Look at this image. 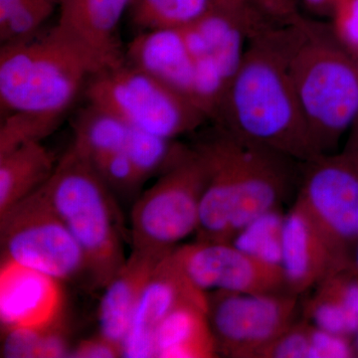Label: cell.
<instances>
[{
	"label": "cell",
	"mask_w": 358,
	"mask_h": 358,
	"mask_svg": "<svg viewBox=\"0 0 358 358\" xmlns=\"http://www.w3.org/2000/svg\"><path fill=\"white\" fill-rule=\"evenodd\" d=\"M288 24L249 39L215 121L242 140L306 162L317 155L289 73Z\"/></svg>",
	"instance_id": "obj_1"
},
{
	"label": "cell",
	"mask_w": 358,
	"mask_h": 358,
	"mask_svg": "<svg viewBox=\"0 0 358 358\" xmlns=\"http://www.w3.org/2000/svg\"><path fill=\"white\" fill-rule=\"evenodd\" d=\"M289 68L315 155L329 154L358 113V59L331 23L301 15L289 23Z\"/></svg>",
	"instance_id": "obj_2"
},
{
	"label": "cell",
	"mask_w": 358,
	"mask_h": 358,
	"mask_svg": "<svg viewBox=\"0 0 358 358\" xmlns=\"http://www.w3.org/2000/svg\"><path fill=\"white\" fill-rule=\"evenodd\" d=\"M107 69L57 26L42 38L7 43L0 53L2 109L61 117L85 82Z\"/></svg>",
	"instance_id": "obj_3"
},
{
	"label": "cell",
	"mask_w": 358,
	"mask_h": 358,
	"mask_svg": "<svg viewBox=\"0 0 358 358\" xmlns=\"http://www.w3.org/2000/svg\"><path fill=\"white\" fill-rule=\"evenodd\" d=\"M42 189L81 247L90 282L105 288L127 260L109 187L91 160L71 147Z\"/></svg>",
	"instance_id": "obj_4"
},
{
	"label": "cell",
	"mask_w": 358,
	"mask_h": 358,
	"mask_svg": "<svg viewBox=\"0 0 358 358\" xmlns=\"http://www.w3.org/2000/svg\"><path fill=\"white\" fill-rule=\"evenodd\" d=\"M207 169L199 150H181L159 180L141 194L131 215V249L167 255L199 228Z\"/></svg>",
	"instance_id": "obj_5"
},
{
	"label": "cell",
	"mask_w": 358,
	"mask_h": 358,
	"mask_svg": "<svg viewBox=\"0 0 358 358\" xmlns=\"http://www.w3.org/2000/svg\"><path fill=\"white\" fill-rule=\"evenodd\" d=\"M87 96L90 103L134 128L167 140L194 131L208 119L178 90L124 62L92 78Z\"/></svg>",
	"instance_id": "obj_6"
},
{
	"label": "cell",
	"mask_w": 358,
	"mask_h": 358,
	"mask_svg": "<svg viewBox=\"0 0 358 358\" xmlns=\"http://www.w3.org/2000/svg\"><path fill=\"white\" fill-rule=\"evenodd\" d=\"M1 261L60 282L87 277L86 259L41 187L0 215Z\"/></svg>",
	"instance_id": "obj_7"
},
{
	"label": "cell",
	"mask_w": 358,
	"mask_h": 358,
	"mask_svg": "<svg viewBox=\"0 0 358 358\" xmlns=\"http://www.w3.org/2000/svg\"><path fill=\"white\" fill-rule=\"evenodd\" d=\"M300 203L327 245L358 236V157L317 155L306 162Z\"/></svg>",
	"instance_id": "obj_8"
},
{
	"label": "cell",
	"mask_w": 358,
	"mask_h": 358,
	"mask_svg": "<svg viewBox=\"0 0 358 358\" xmlns=\"http://www.w3.org/2000/svg\"><path fill=\"white\" fill-rule=\"evenodd\" d=\"M208 300V317L216 348L228 355H245L268 346L285 333L294 305L270 293L215 292Z\"/></svg>",
	"instance_id": "obj_9"
},
{
	"label": "cell",
	"mask_w": 358,
	"mask_h": 358,
	"mask_svg": "<svg viewBox=\"0 0 358 358\" xmlns=\"http://www.w3.org/2000/svg\"><path fill=\"white\" fill-rule=\"evenodd\" d=\"M174 260L195 289L224 293H270L285 282L281 270L268 267L230 242L200 241L173 250Z\"/></svg>",
	"instance_id": "obj_10"
},
{
	"label": "cell",
	"mask_w": 358,
	"mask_h": 358,
	"mask_svg": "<svg viewBox=\"0 0 358 358\" xmlns=\"http://www.w3.org/2000/svg\"><path fill=\"white\" fill-rule=\"evenodd\" d=\"M173 252L160 261L141 289L122 343V357H155V331L164 317L185 301L208 303L205 294L195 289L182 274Z\"/></svg>",
	"instance_id": "obj_11"
},
{
	"label": "cell",
	"mask_w": 358,
	"mask_h": 358,
	"mask_svg": "<svg viewBox=\"0 0 358 358\" xmlns=\"http://www.w3.org/2000/svg\"><path fill=\"white\" fill-rule=\"evenodd\" d=\"M61 282L38 271L1 261L0 322L2 331L15 327L43 329L61 322Z\"/></svg>",
	"instance_id": "obj_12"
},
{
	"label": "cell",
	"mask_w": 358,
	"mask_h": 358,
	"mask_svg": "<svg viewBox=\"0 0 358 358\" xmlns=\"http://www.w3.org/2000/svg\"><path fill=\"white\" fill-rule=\"evenodd\" d=\"M56 25L110 68L124 62L117 38L120 21L131 0H61Z\"/></svg>",
	"instance_id": "obj_13"
},
{
	"label": "cell",
	"mask_w": 358,
	"mask_h": 358,
	"mask_svg": "<svg viewBox=\"0 0 358 358\" xmlns=\"http://www.w3.org/2000/svg\"><path fill=\"white\" fill-rule=\"evenodd\" d=\"M167 255L131 249L126 262L103 288L105 293L99 308L101 336L121 348L141 289Z\"/></svg>",
	"instance_id": "obj_14"
},
{
	"label": "cell",
	"mask_w": 358,
	"mask_h": 358,
	"mask_svg": "<svg viewBox=\"0 0 358 358\" xmlns=\"http://www.w3.org/2000/svg\"><path fill=\"white\" fill-rule=\"evenodd\" d=\"M128 55L129 64L189 99L195 62L188 51L182 28L145 31L129 45Z\"/></svg>",
	"instance_id": "obj_15"
},
{
	"label": "cell",
	"mask_w": 358,
	"mask_h": 358,
	"mask_svg": "<svg viewBox=\"0 0 358 358\" xmlns=\"http://www.w3.org/2000/svg\"><path fill=\"white\" fill-rule=\"evenodd\" d=\"M329 246L301 204L285 216L282 272L285 282L301 289L324 274Z\"/></svg>",
	"instance_id": "obj_16"
},
{
	"label": "cell",
	"mask_w": 358,
	"mask_h": 358,
	"mask_svg": "<svg viewBox=\"0 0 358 358\" xmlns=\"http://www.w3.org/2000/svg\"><path fill=\"white\" fill-rule=\"evenodd\" d=\"M208 303L188 301L173 308L155 331V357L205 358L215 355Z\"/></svg>",
	"instance_id": "obj_17"
},
{
	"label": "cell",
	"mask_w": 358,
	"mask_h": 358,
	"mask_svg": "<svg viewBox=\"0 0 358 358\" xmlns=\"http://www.w3.org/2000/svg\"><path fill=\"white\" fill-rule=\"evenodd\" d=\"M56 164L41 141L0 155V215L44 185Z\"/></svg>",
	"instance_id": "obj_18"
},
{
	"label": "cell",
	"mask_w": 358,
	"mask_h": 358,
	"mask_svg": "<svg viewBox=\"0 0 358 358\" xmlns=\"http://www.w3.org/2000/svg\"><path fill=\"white\" fill-rule=\"evenodd\" d=\"M131 131L133 127L119 115L90 103L78 119L72 147L94 160L124 150Z\"/></svg>",
	"instance_id": "obj_19"
},
{
	"label": "cell",
	"mask_w": 358,
	"mask_h": 358,
	"mask_svg": "<svg viewBox=\"0 0 358 358\" xmlns=\"http://www.w3.org/2000/svg\"><path fill=\"white\" fill-rule=\"evenodd\" d=\"M131 20L145 31L193 24L213 10L212 0H131Z\"/></svg>",
	"instance_id": "obj_20"
},
{
	"label": "cell",
	"mask_w": 358,
	"mask_h": 358,
	"mask_svg": "<svg viewBox=\"0 0 358 358\" xmlns=\"http://www.w3.org/2000/svg\"><path fill=\"white\" fill-rule=\"evenodd\" d=\"M284 218L275 209L265 212L238 231L230 243L254 260L282 271Z\"/></svg>",
	"instance_id": "obj_21"
},
{
	"label": "cell",
	"mask_w": 358,
	"mask_h": 358,
	"mask_svg": "<svg viewBox=\"0 0 358 358\" xmlns=\"http://www.w3.org/2000/svg\"><path fill=\"white\" fill-rule=\"evenodd\" d=\"M182 148L171 145V140L134 128L124 152L129 155L143 180L157 171H164Z\"/></svg>",
	"instance_id": "obj_22"
},
{
	"label": "cell",
	"mask_w": 358,
	"mask_h": 358,
	"mask_svg": "<svg viewBox=\"0 0 358 358\" xmlns=\"http://www.w3.org/2000/svg\"><path fill=\"white\" fill-rule=\"evenodd\" d=\"M60 121L58 115L13 112L0 129V155L32 141H41L50 134Z\"/></svg>",
	"instance_id": "obj_23"
},
{
	"label": "cell",
	"mask_w": 358,
	"mask_h": 358,
	"mask_svg": "<svg viewBox=\"0 0 358 358\" xmlns=\"http://www.w3.org/2000/svg\"><path fill=\"white\" fill-rule=\"evenodd\" d=\"M52 10V0H23L6 18L0 21L1 41L7 44L28 39Z\"/></svg>",
	"instance_id": "obj_24"
},
{
	"label": "cell",
	"mask_w": 358,
	"mask_h": 358,
	"mask_svg": "<svg viewBox=\"0 0 358 358\" xmlns=\"http://www.w3.org/2000/svg\"><path fill=\"white\" fill-rule=\"evenodd\" d=\"M91 162L110 192H133L143 182L138 169L124 150L103 155Z\"/></svg>",
	"instance_id": "obj_25"
},
{
	"label": "cell",
	"mask_w": 358,
	"mask_h": 358,
	"mask_svg": "<svg viewBox=\"0 0 358 358\" xmlns=\"http://www.w3.org/2000/svg\"><path fill=\"white\" fill-rule=\"evenodd\" d=\"M313 319L317 329L343 336L358 333V317L350 315L341 301L322 299L315 303Z\"/></svg>",
	"instance_id": "obj_26"
},
{
	"label": "cell",
	"mask_w": 358,
	"mask_h": 358,
	"mask_svg": "<svg viewBox=\"0 0 358 358\" xmlns=\"http://www.w3.org/2000/svg\"><path fill=\"white\" fill-rule=\"evenodd\" d=\"M329 23L339 41L357 58L358 0H338Z\"/></svg>",
	"instance_id": "obj_27"
},
{
	"label": "cell",
	"mask_w": 358,
	"mask_h": 358,
	"mask_svg": "<svg viewBox=\"0 0 358 358\" xmlns=\"http://www.w3.org/2000/svg\"><path fill=\"white\" fill-rule=\"evenodd\" d=\"M44 329L15 327L4 329L1 355L6 358H38Z\"/></svg>",
	"instance_id": "obj_28"
},
{
	"label": "cell",
	"mask_w": 358,
	"mask_h": 358,
	"mask_svg": "<svg viewBox=\"0 0 358 358\" xmlns=\"http://www.w3.org/2000/svg\"><path fill=\"white\" fill-rule=\"evenodd\" d=\"M310 334L303 331L284 333L268 346V353L277 358H308Z\"/></svg>",
	"instance_id": "obj_29"
},
{
	"label": "cell",
	"mask_w": 358,
	"mask_h": 358,
	"mask_svg": "<svg viewBox=\"0 0 358 358\" xmlns=\"http://www.w3.org/2000/svg\"><path fill=\"white\" fill-rule=\"evenodd\" d=\"M308 358H345L350 355V348L343 336L327 333L322 329L310 331Z\"/></svg>",
	"instance_id": "obj_30"
},
{
	"label": "cell",
	"mask_w": 358,
	"mask_h": 358,
	"mask_svg": "<svg viewBox=\"0 0 358 358\" xmlns=\"http://www.w3.org/2000/svg\"><path fill=\"white\" fill-rule=\"evenodd\" d=\"M252 1L266 17L275 24H288L301 15L294 0H252Z\"/></svg>",
	"instance_id": "obj_31"
},
{
	"label": "cell",
	"mask_w": 358,
	"mask_h": 358,
	"mask_svg": "<svg viewBox=\"0 0 358 358\" xmlns=\"http://www.w3.org/2000/svg\"><path fill=\"white\" fill-rule=\"evenodd\" d=\"M122 357L121 348L114 345L99 334L98 338L81 341L72 348L70 357L76 358H115Z\"/></svg>",
	"instance_id": "obj_32"
},
{
	"label": "cell",
	"mask_w": 358,
	"mask_h": 358,
	"mask_svg": "<svg viewBox=\"0 0 358 358\" xmlns=\"http://www.w3.org/2000/svg\"><path fill=\"white\" fill-rule=\"evenodd\" d=\"M341 303L350 315L358 317V285L352 284L346 287L341 296Z\"/></svg>",
	"instance_id": "obj_33"
},
{
	"label": "cell",
	"mask_w": 358,
	"mask_h": 358,
	"mask_svg": "<svg viewBox=\"0 0 358 358\" xmlns=\"http://www.w3.org/2000/svg\"><path fill=\"white\" fill-rule=\"evenodd\" d=\"M303 1L313 13L331 17L338 0H303Z\"/></svg>",
	"instance_id": "obj_34"
},
{
	"label": "cell",
	"mask_w": 358,
	"mask_h": 358,
	"mask_svg": "<svg viewBox=\"0 0 358 358\" xmlns=\"http://www.w3.org/2000/svg\"><path fill=\"white\" fill-rule=\"evenodd\" d=\"M23 0H0V21L3 20L8 14Z\"/></svg>",
	"instance_id": "obj_35"
},
{
	"label": "cell",
	"mask_w": 358,
	"mask_h": 358,
	"mask_svg": "<svg viewBox=\"0 0 358 358\" xmlns=\"http://www.w3.org/2000/svg\"><path fill=\"white\" fill-rule=\"evenodd\" d=\"M350 131H352V134H350V145H348V150L352 152V154L358 155V113L357 119L353 122Z\"/></svg>",
	"instance_id": "obj_36"
},
{
	"label": "cell",
	"mask_w": 358,
	"mask_h": 358,
	"mask_svg": "<svg viewBox=\"0 0 358 358\" xmlns=\"http://www.w3.org/2000/svg\"><path fill=\"white\" fill-rule=\"evenodd\" d=\"M357 266H358V250H357Z\"/></svg>",
	"instance_id": "obj_37"
},
{
	"label": "cell",
	"mask_w": 358,
	"mask_h": 358,
	"mask_svg": "<svg viewBox=\"0 0 358 358\" xmlns=\"http://www.w3.org/2000/svg\"><path fill=\"white\" fill-rule=\"evenodd\" d=\"M357 348H358V338H357Z\"/></svg>",
	"instance_id": "obj_38"
}]
</instances>
